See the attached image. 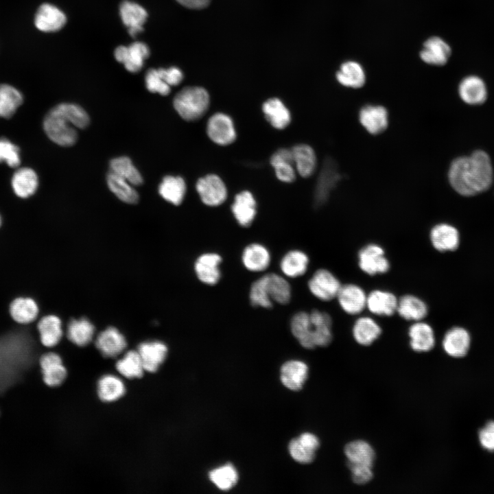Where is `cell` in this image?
I'll return each instance as SVG.
<instances>
[{"instance_id": "obj_1", "label": "cell", "mask_w": 494, "mask_h": 494, "mask_svg": "<svg viewBox=\"0 0 494 494\" xmlns=\"http://www.w3.org/2000/svg\"><path fill=\"white\" fill-rule=\"evenodd\" d=\"M493 168L489 155L476 150L469 156L456 158L449 170L452 187L462 196H473L488 189L493 181Z\"/></svg>"}, {"instance_id": "obj_2", "label": "cell", "mask_w": 494, "mask_h": 494, "mask_svg": "<svg viewBox=\"0 0 494 494\" xmlns=\"http://www.w3.org/2000/svg\"><path fill=\"white\" fill-rule=\"evenodd\" d=\"M90 122L88 113L79 105L60 104L46 115L43 128L47 137L61 146H71L78 140L76 128L84 129Z\"/></svg>"}, {"instance_id": "obj_3", "label": "cell", "mask_w": 494, "mask_h": 494, "mask_svg": "<svg viewBox=\"0 0 494 494\" xmlns=\"http://www.w3.org/2000/svg\"><path fill=\"white\" fill-rule=\"evenodd\" d=\"M31 346L24 333H10L0 338V391L15 382L27 368Z\"/></svg>"}, {"instance_id": "obj_4", "label": "cell", "mask_w": 494, "mask_h": 494, "mask_svg": "<svg viewBox=\"0 0 494 494\" xmlns=\"http://www.w3.org/2000/svg\"><path fill=\"white\" fill-rule=\"evenodd\" d=\"M292 286L283 274L268 272L255 280L248 292L250 304L254 307L270 309L274 303L288 304L292 298Z\"/></svg>"}, {"instance_id": "obj_5", "label": "cell", "mask_w": 494, "mask_h": 494, "mask_svg": "<svg viewBox=\"0 0 494 494\" xmlns=\"http://www.w3.org/2000/svg\"><path fill=\"white\" fill-rule=\"evenodd\" d=\"M209 103L208 92L200 86L185 87L176 95L173 100L174 107L178 114L189 121L200 119L207 113Z\"/></svg>"}, {"instance_id": "obj_6", "label": "cell", "mask_w": 494, "mask_h": 494, "mask_svg": "<svg viewBox=\"0 0 494 494\" xmlns=\"http://www.w3.org/2000/svg\"><path fill=\"white\" fill-rule=\"evenodd\" d=\"M357 264L363 272L370 276L385 274L390 268L384 249L375 243L360 248L357 253Z\"/></svg>"}, {"instance_id": "obj_7", "label": "cell", "mask_w": 494, "mask_h": 494, "mask_svg": "<svg viewBox=\"0 0 494 494\" xmlns=\"http://www.w3.org/2000/svg\"><path fill=\"white\" fill-rule=\"evenodd\" d=\"M341 285L338 278L326 268L316 270L307 282L309 292L321 301L336 298Z\"/></svg>"}, {"instance_id": "obj_8", "label": "cell", "mask_w": 494, "mask_h": 494, "mask_svg": "<svg viewBox=\"0 0 494 494\" xmlns=\"http://www.w3.org/2000/svg\"><path fill=\"white\" fill-rule=\"evenodd\" d=\"M222 257L215 252H206L196 259L193 270L197 279L206 285L213 286L222 277L220 265Z\"/></svg>"}, {"instance_id": "obj_9", "label": "cell", "mask_w": 494, "mask_h": 494, "mask_svg": "<svg viewBox=\"0 0 494 494\" xmlns=\"http://www.w3.org/2000/svg\"><path fill=\"white\" fill-rule=\"evenodd\" d=\"M196 188L202 202L207 206L217 207L226 200V185L215 174H209L198 179Z\"/></svg>"}, {"instance_id": "obj_10", "label": "cell", "mask_w": 494, "mask_h": 494, "mask_svg": "<svg viewBox=\"0 0 494 494\" xmlns=\"http://www.w3.org/2000/svg\"><path fill=\"white\" fill-rule=\"evenodd\" d=\"M336 298L341 309L351 316L358 315L366 308L367 294L355 283L342 284Z\"/></svg>"}, {"instance_id": "obj_11", "label": "cell", "mask_w": 494, "mask_h": 494, "mask_svg": "<svg viewBox=\"0 0 494 494\" xmlns=\"http://www.w3.org/2000/svg\"><path fill=\"white\" fill-rule=\"evenodd\" d=\"M207 133L213 142L220 145H229L236 139L232 119L222 113H215L209 119Z\"/></svg>"}, {"instance_id": "obj_12", "label": "cell", "mask_w": 494, "mask_h": 494, "mask_svg": "<svg viewBox=\"0 0 494 494\" xmlns=\"http://www.w3.org/2000/svg\"><path fill=\"white\" fill-rule=\"evenodd\" d=\"M271 253L264 244L252 242L242 250L241 261L243 266L250 272H265L271 263Z\"/></svg>"}, {"instance_id": "obj_13", "label": "cell", "mask_w": 494, "mask_h": 494, "mask_svg": "<svg viewBox=\"0 0 494 494\" xmlns=\"http://www.w3.org/2000/svg\"><path fill=\"white\" fill-rule=\"evenodd\" d=\"M149 55L148 47L142 42H135L129 46H119L115 50L116 60L124 64L125 68L131 73L139 72Z\"/></svg>"}, {"instance_id": "obj_14", "label": "cell", "mask_w": 494, "mask_h": 494, "mask_svg": "<svg viewBox=\"0 0 494 494\" xmlns=\"http://www.w3.org/2000/svg\"><path fill=\"white\" fill-rule=\"evenodd\" d=\"M319 446L318 438L314 434L305 432L292 439L289 443L288 449L295 461L309 464L314 460Z\"/></svg>"}, {"instance_id": "obj_15", "label": "cell", "mask_w": 494, "mask_h": 494, "mask_svg": "<svg viewBox=\"0 0 494 494\" xmlns=\"http://www.w3.org/2000/svg\"><path fill=\"white\" fill-rule=\"evenodd\" d=\"M231 211L239 226L249 227L257 215V202L253 195L248 191L237 193L231 205Z\"/></svg>"}, {"instance_id": "obj_16", "label": "cell", "mask_w": 494, "mask_h": 494, "mask_svg": "<svg viewBox=\"0 0 494 494\" xmlns=\"http://www.w3.org/2000/svg\"><path fill=\"white\" fill-rule=\"evenodd\" d=\"M309 257L303 250L292 249L281 258L279 268L287 279H296L303 276L307 271Z\"/></svg>"}, {"instance_id": "obj_17", "label": "cell", "mask_w": 494, "mask_h": 494, "mask_svg": "<svg viewBox=\"0 0 494 494\" xmlns=\"http://www.w3.org/2000/svg\"><path fill=\"white\" fill-rule=\"evenodd\" d=\"M290 328L292 336L303 347L307 349L316 348L309 312L299 311L294 314L290 321Z\"/></svg>"}, {"instance_id": "obj_18", "label": "cell", "mask_w": 494, "mask_h": 494, "mask_svg": "<svg viewBox=\"0 0 494 494\" xmlns=\"http://www.w3.org/2000/svg\"><path fill=\"white\" fill-rule=\"evenodd\" d=\"M398 298L391 292L373 290L367 294L366 308L378 316H391L397 311Z\"/></svg>"}, {"instance_id": "obj_19", "label": "cell", "mask_w": 494, "mask_h": 494, "mask_svg": "<svg viewBox=\"0 0 494 494\" xmlns=\"http://www.w3.org/2000/svg\"><path fill=\"white\" fill-rule=\"evenodd\" d=\"M359 120L369 133L378 134L388 127V113L382 106L366 105L360 109Z\"/></svg>"}, {"instance_id": "obj_20", "label": "cell", "mask_w": 494, "mask_h": 494, "mask_svg": "<svg viewBox=\"0 0 494 494\" xmlns=\"http://www.w3.org/2000/svg\"><path fill=\"white\" fill-rule=\"evenodd\" d=\"M410 346L416 352L431 351L435 345V336L432 327L423 320L413 322L408 328Z\"/></svg>"}, {"instance_id": "obj_21", "label": "cell", "mask_w": 494, "mask_h": 494, "mask_svg": "<svg viewBox=\"0 0 494 494\" xmlns=\"http://www.w3.org/2000/svg\"><path fill=\"white\" fill-rule=\"evenodd\" d=\"M65 14L49 3L41 5L35 16L34 23L40 31L49 32L60 30L66 23Z\"/></svg>"}, {"instance_id": "obj_22", "label": "cell", "mask_w": 494, "mask_h": 494, "mask_svg": "<svg viewBox=\"0 0 494 494\" xmlns=\"http://www.w3.org/2000/svg\"><path fill=\"white\" fill-rule=\"evenodd\" d=\"M432 246L440 252L455 250L459 244V233L457 229L448 224H438L430 233Z\"/></svg>"}, {"instance_id": "obj_23", "label": "cell", "mask_w": 494, "mask_h": 494, "mask_svg": "<svg viewBox=\"0 0 494 494\" xmlns=\"http://www.w3.org/2000/svg\"><path fill=\"white\" fill-rule=\"evenodd\" d=\"M396 313L405 320L417 322L427 316L428 307L420 297L407 294L398 298Z\"/></svg>"}, {"instance_id": "obj_24", "label": "cell", "mask_w": 494, "mask_h": 494, "mask_svg": "<svg viewBox=\"0 0 494 494\" xmlns=\"http://www.w3.org/2000/svg\"><path fill=\"white\" fill-rule=\"evenodd\" d=\"M471 338L463 328L455 327L449 329L444 336L442 346L445 352L453 357H462L467 355L470 347Z\"/></svg>"}, {"instance_id": "obj_25", "label": "cell", "mask_w": 494, "mask_h": 494, "mask_svg": "<svg viewBox=\"0 0 494 494\" xmlns=\"http://www.w3.org/2000/svg\"><path fill=\"white\" fill-rule=\"evenodd\" d=\"M308 376L307 365L299 360H290L281 368V381L288 389L298 391L302 389Z\"/></svg>"}, {"instance_id": "obj_26", "label": "cell", "mask_w": 494, "mask_h": 494, "mask_svg": "<svg viewBox=\"0 0 494 494\" xmlns=\"http://www.w3.org/2000/svg\"><path fill=\"white\" fill-rule=\"evenodd\" d=\"M337 165L331 158H327L318 180L316 188L315 200L318 204H322L328 198L329 192L334 188L340 179Z\"/></svg>"}, {"instance_id": "obj_27", "label": "cell", "mask_w": 494, "mask_h": 494, "mask_svg": "<svg viewBox=\"0 0 494 494\" xmlns=\"http://www.w3.org/2000/svg\"><path fill=\"white\" fill-rule=\"evenodd\" d=\"M137 351L144 370L153 373L156 371L164 362L167 353V347L159 341L145 342L139 345Z\"/></svg>"}, {"instance_id": "obj_28", "label": "cell", "mask_w": 494, "mask_h": 494, "mask_svg": "<svg viewBox=\"0 0 494 494\" xmlns=\"http://www.w3.org/2000/svg\"><path fill=\"white\" fill-rule=\"evenodd\" d=\"M95 345L102 354L107 357L119 355L126 348L124 336L115 327H108L97 337Z\"/></svg>"}, {"instance_id": "obj_29", "label": "cell", "mask_w": 494, "mask_h": 494, "mask_svg": "<svg viewBox=\"0 0 494 494\" xmlns=\"http://www.w3.org/2000/svg\"><path fill=\"white\" fill-rule=\"evenodd\" d=\"M119 12L131 36H135L143 30L148 14L142 6L132 1H124L120 5Z\"/></svg>"}, {"instance_id": "obj_30", "label": "cell", "mask_w": 494, "mask_h": 494, "mask_svg": "<svg viewBox=\"0 0 494 494\" xmlns=\"http://www.w3.org/2000/svg\"><path fill=\"white\" fill-rule=\"evenodd\" d=\"M40 364L44 381L47 385L55 387L63 382L67 375V370L58 354L48 353L43 355L40 360Z\"/></svg>"}, {"instance_id": "obj_31", "label": "cell", "mask_w": 494, "mask_h": 494, "mask_svg": "<svg viewBox=\"0 0 494 494\" xmlns=\"http://www.w3.org/2000/svg\"><path fill=\"white\" fill-rule=\"evenodd\" d=\"M379 323L370 316H360L353 323L352 335L357 343L362 346L373 344L381 334Z\"/></svg>"}, {"instance_id": "obj_32", "label": "cell", "mask_w": 494, "mask_h": 494, "mask_svg": "<svg viewBox=\"0 0 494 494\" xmlns=\"http://www.w3.org/2000/svg\"><path fill=\"white\" fill-rule=\"evenodd\" d=\"M450 55V47L443 39L436 36L427 39L420 53L423 61L437 66L446 64Z\"/></svg>"}, {"instance_id": "obj_33", "label": "cell", "mask_w": 494, "mask_h": 494, "mask_svg": "<svg viewBox=\"0 0 494 494\" xmlns=\"http://www.w3.org/2000/svg\"><path fill=\"white\" fill-rule=\"evenodd\" d=\"M309 316L314 326L316 347L328 346L333 339L331 317L327 312L319 309L311 311Z\"/></svg>"}, {"instance_id": "obj_34", "label": "cell", "mask_w": 494, "mask_h": 494, "mask_svg": "<svg viewBox=\"0 0 494 494\" xmlns=\"http://www.w3.org/2000/svg\"><path fill=\"white\" fill-rule=\"evenodd\" d=\"M344 451L347 459V465L373 467L375 453L367 442L362 440L351 441L346 445Z\"/></svg>"}, {"instance_id": "obj_35", "label": "cell", "mask_w": 494, "mask_h": 494, "mask_svg": "<svg viewBox=\"0 0 494 494\" xmlns=\"http://www.w3.org/2000/svg\"><path fill=\"white\" fill-rule=\"evenodd\" d=\"M458 92L461 99L469 104H482L487 97L484 82L474 75L466 77L461 81Z\"/></svg>"}, {"instance_id": "obj_36", "label": "cell", "mask_w": 494, "mask_h": 494, "mask_svg": "<svg viewBox=\"0 0 494 494\" xmlns=\"http://www.w3.org/2000/svg\"><path fill=\"white\" fill-rule=\"evenodd\" d=\"M270 164L279 180L292 183L295 180L294 162L291 149L281 148L277 150L270 158Z\"/></svg>"}, {"instance_id": "obj_37", "label": "cell", "mask_w": 494, "mask_h": 494, "mask_svg": "<svg viewBox=\"0 0 494 494\" xmlns=\"http://www.w3.org/2000/svg\"><path fill=\"white\" fill-rule=\"evenodd\" d=\"M266 119L274 128H285L291 121V114L288 108L279 98H270L262 105Z\"/></svg>"}, {"instance_id": "obj_38", "label": "cell", "mask_w": 494, "mask_h": 494, "mask_svg": "<svg viewBox=\"0 0 494 494\" xmlns=\"http://www.w3.org/2000/svg\"><path fill=\"white\" fill-rule=\"evenodd\" d=\"M38 306L36 301L30 297H17L10 304L9 313L11 318L17 323L28 324L38 316Z\"/></svg>"}, {"instance_id": "obj_39", "label": "cell", "mask_w": 494, "mask_h": 494, "mask_svg": "<svg viewBox=\"0 0 494 494\" xmlns=\"http://www.w3.org/2000/svg\"><path fill=\"white\" fill-rule=\"evenodd\" d=\"M41 343L47 347L56 346L62 336V323L55 315L43 317L37 325Z\"/></svg>"}, {"instance_id": "obj_40", "label": "cell", "mask_w": 494, "mask_h": 494, "mask_svg": "<svg viewBox=\"0 0 494 494\" xmlns=\"http://www.w3.org/2000/svg\"><path fill=\"white\" fill-rule=\"evenodd\" d=\"M291 150L298 173L304 178L311 176L316 167V156L314 149L307 144H298Z\"/></svg>"}, {"instance_id": "obj_41", "label": "cell", "mask_w": 494, "mask_h": 494, "mask_svg": "<svg viewBox=\"0 0 494 494\" xmlns=\"http://www.w3.org/2000/svg\"><path fill=\"white\" fill-rule=\"evenodd\" d=\"M36 172L27 167L18 169L12 179V189L20 198H25L33 195L38 187Z\"/></svg>"}, {"instance_id": "obj_42", "label": "cell", "mask_w": 494, "mask_h": 494, "mask_svg": "<svg viewBox=\"0 0 494 494\" xmlns=\"http://www.w3.org/2000/svg\"><path fill=\"white\" fill-rule=\"evenodd\" d=\"M158 192L167 202L179 205L186 193L185 182L180 176H166L159 185Z\"/></svg>"}, {"instance_id": "obj_43", "label": "cell", "mask_w": 494, "mask_h": 494, "mask_svg": "<svg viewBox=\"0 0 494 494\" xmlns=\"http://www.w3.org/2000/svg\"><path fill=\"white\" fill-rule=\"evenodd\" d=\"M338 82L346 87L360 88L366 80V76L362 66L355 61H347L340 66L336 73Z\"/></svg>"}, {"instance_id": "obj_44", "label": "cell", "mask_w": 494, "mask_h": 494, "mask_svg": "<svg viewBox=\"0 0 494 494\" xmlns=\"http://www.w3.org/2000/svg\"><path fill=\"white\" fill-rule=\"evenodd\" d=\"M109 189L121 201L135 204L139 200V194L133 185L123 178L109 172L106 176Z\"/></svg>"}, {"instance_id": "obj_45", "label": "cell", "mask_w": 494, "mask_h": 494, "mask_svg": "<svg viewBox=\"0 0 494 494\" xmlns=\"http://www.w3.org/2000/svg\"><path fill=\"white\" fill-rule=\"evenodd\" d=\"M126 391L124 382L113 375H106L101 377L97 384V392L100 399L105 402H111L122 397Z\"/></svg>"}, {"instance_id": "obj_46", "label": "cell", "mask_w": 494, "mask_h": 494, "mask_svg": "<svg viewBox=\"0 0 494 494\" xmlns=\"http://www.w3.org/2000/svg\"><path fill=\"white\" fill-rule=\"evenodd\" d=\"M110 172L126 180L133 186H139L143 183L141 174L127 156L113 158L110 162Z\"/></svg>"}, {"instance_id": "obj_47", "label": "cell", "mask_w": 494, "mask_h": 494, "mask_svg": "<svg viewBox=\"0 0 494 494\" xmlns=\"http://www.w3.org/2000/svg\"><path fill=\"white\" fill-rule=\"evenodd\" d=\"M94 332V326L86 318L72 320L67 327L69 340L80 346L88 344L92 340Z\"/></svg>"}, {"instance_id": "obj_48", "label": "cell", "mask_w": 494, "mask_h": 494, "mask_svg": "<svg viewBox=\"0 0 494 494\" xmlns=\"http://www.w3.org/2000/svg\"><path fill=\"white\" fill-rule=\"evenodd\" d=\"M23 102L21 93L8 84H0V117H11Z\"/></svg>"}, {"instance_id": "obj_49", "label": "cell", "mask_w": 494, "mask_h": 494, "mask_svg": "<svg viewBox=\"0 0 494 494\" xmlns=\"http://www.w3.org/2000/svg\"><path fill=\"white\" fill-rule=\"evenodd\" d=\"M116 368L124 377L129 379L142 377L143 365L137 351H129L116 363Z\"/></svg>"}, {"instance_id": "obj_50", "label": "cell", "mask_w": 494, "mask_h": 494, "mask_svg": "<svg viewBox=\"0 0 494 494\" xmlns=\"http://www.w3.org/2000/svg\"><path fill=\"white\" fill-rule=\"evenodd\" d=\"M210 480L220 490L228 491L237 482V470L231 464L214 469L209 473Z\"/></svg>"}, {"instance_id": "obj_51", "label": "cell", "mask_w": 494, "mask_h": 494, "mask_svg": "<svg viewBox=\"0 0 494 494\" xmlns=\"http://www.w3.org/2000/svg\"><path fill=\"white\" fill-rule=\"evenodd\" d=\"M145 83L147 89L153 93L167 95L171 91L169 86L162 78L158 69H150L147 71L145 76Z\"/></svg>"}, {"instance_id": "obj_52", "label": "cell", "mask_w": 494, "mask_h": 494, "mask_svg": "<svg viewBox=\"0 0 494 494\" xmlns=\"http://www.w3.org/2000/svg\"><path fill=\"white\" fill-rule=\"evenodd\" d=\"M6 162L12 167L21 162L19 148L6 139H0V163Z\"/></svg>"}, {"instance_id": "obj_53", "label": "cell", "mask_w": 494, "mask_h": 494, "mask_svg": "<svg viewBox=\"0 0 494 494\" xmlns=\"http://www.w3.org/2000/svg\"><path fill=\"white\" fill-rule=\"evenodd\" d=\"M349 468L353 481L357 484H364L370 482L373 477V467L365 465H347Z\"/></svg>"}, {"instance_id": "obj_54", "label": "cell", "mask_w": 494, "mask_h": 494, "mask_svg": "<svg viewBox=\"0 0 494 494\" xmlns=\"http://www.w3.org/2000/svg\"><path fill=\"white\" fill-rule=\"evenodd\" d=\"M481 446L489 451H494V421H489L478 434Z\"/></svg>"}, {"instance_id": "obj_55", "label": "cell", "mask_w": 494, "mask_h": 494, "mask_svg": "<svg viewBox=\"0 0 494 494\" xmlns=\"http://www.w3.org/2000/svg\"><path fill=\"white\" fill-rule=\"evenodd\" d=\"M157 69L164 81L170 86H176L183 80V72L176 67H172L168 69L159 68Z\"/></svg>"}, {"instance_id": "obj_56", "label": "cell", "mask_w": 494, "mask_h": 494, "mask_svg": "<svg viewBox=\"0 0 494 494\" xmlns=\"http://www.w3.org/2000/svg\"><path fill=\"white\" fill-rule=\"evenodd\" d=\"M182 5L190 9H202L207 7L210 0H176Z\"/></svg>"}, {"instance_id": "obj_57", "label": "cell", "mask_w": 494, "mask_h": 494, "mask_svg": "<svg viewBox=\"0 0 494 494\" xmlns=\"http://www.w3.org/2000/svg\"><path fill=\"white\" fill-rule=\"evenodd\" d=\"M1 217H0V226H1Z\"/></svg>"}]
</instances>
